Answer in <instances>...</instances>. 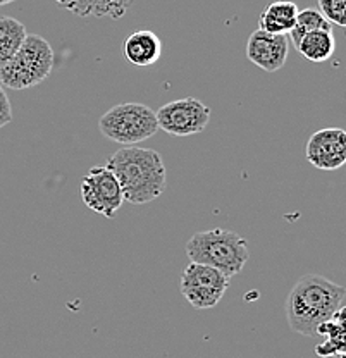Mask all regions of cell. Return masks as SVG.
<instances>
[{
	"mask_svg": "<svg viewBox=\"0 0 346 358\" xmlns=\"http://www.w3.org/2000/svg\"><path fill=\"white\" fill-rule=\"evenodd\" d=\"M81 200L88 208L107 219L124 203L117 178L107 166H95L81 179Z\"/></svg>",
	"mask_w": 346,
	"mask_h": 358,
	"instance_id": "7",
	"label": "cell"
},
{
	"mask_svg": "<svg viewBox=\"0 0 346 358\" xmlns=\"http://www.w3.org/2000/svg\"><path fill=\"white\" fill-rule=\"evenodd\" d=\"M99 129L115 143L133 147L159 131L155 112L145 103H119L100 117Z\"/></svg>",
	"mask_w": 346,
	"mask_h": 358,
	"instance_id": "5",
	"label": "cell"
},
{
	"mask_svg": "<svg viewBox=\"0 0 346 358\" xmlns=\"http://www.w3.org/2000/svg\"><path fill=\"white\" fill-rule=\"evenodd\" d=\"M133 0H106L107 7V17L113 20H121L126 14V10L131 7Z\"/></svg>",
	"mask_w": 346,
	"mask_h": 358,
	"instance_id": "19",
	"label": "cell"
},
{
	"mask_svg": "<svg viewBox=\"0 0 346 358\" xmlns=\"http://www.w3.org/2000/svg\"><path fill=\"white\" fill-rule=\"evenodd\" d=\"M301 57L310 62H326L329 61L336 50V42L331 29H319L305 35L296 45Z\"/></svg>",
	"mask_w": 346,
	"mask_h": 358,
	"instance_id": "14",
	"label": "cell"
},
{
	"mask_svg": "<svg viewBox=\"0 0 346 358\" xmlns=\"http://www.w3.org/2000/svg\"><path fill=\"white\" fill-rule=\"evenodd\" d=\"M319 29H331V22L319 13V9L308 7V9L298 10L295 26H293L291 31L288 33L289 42H293V45L296 47L305 35H308V33L312 31H319Z\"/></svg>",
	"mask_w": 346,
	"mask_h": 358,
	"instance_id": "16",
	"label": "cell"
},
{
	"mask_svg": "<svg viewBox=\"0 0 346 358\" xmlns=\"http://www.w3.org/2000/svg\"><path fill=\"white\" fill-rule=\"evenodd\" d=\"M319 13L326 17L331 24H338L341 28L346 26V0H317Z\"/></svg>",
	"mask_w": 346,
	"mask_h": 358,
	"instance_id": "18",
	"label": "cell"
},
{
	"mask_svg": "<svg viewBox=\"0 0 346 358\" xmlns=\"http://www.w3.org/2000/svg\"><path fill=\"white\" fill-rule=\"evenodd\" d=\"M305 157L321 171H336L346 162V131L341 128L319 129L308 138Z\"/></svg>",
	"mask_w": 346,
	"mask_h": 358,
	"instance_id": "9",
	"label": "cell"
},
{
	"mask_svg": "<svg viewBox=\"0 0 346 358\" xmlns=\"http://www.w3.org/2000/svg\"><path fill=\"white\" fill-rule=\"evenodd\" d=\"M298 6L291 0H276L262 10L259 17V29L276 35H288L295 26Z\"/></svg>",
	"mask_w": 346,
	"mask_h": 358,
	"instance_id": "12",
	"label": "cell"
},
{
	"mask_svg": "<svg viewBox=\"0 0 346 358\" xmlns=\"http://www.w3.org/2000/svg\"><path fill=\"white\" fill-rule=\"evenodd\" d=\"M159 129L174 136H193L202 133L210 121V109L193 96L173 100L155 112Z\"/></svg>",
	"mask_w": 346,
	"mask_h": 358,
	"instance_id": "8",
	"label": "cell"
},
{
	"mask_svg": "<svg viewBox=\"0 0 346 358\" xmlns=\"http://www.w3.org/2000/svg\"><path fill=\"white\" fill-rule=\"evenodd\" d=\"M346 289L324 275L300 278L286 298V319L289 327L301 336L314 338L317 327L343 307Z\"/></svg>",
	"mask_w": 346,
	"mask_h": 358,
	"instance_id": "1",
	"label": "cell"
},
{
	"mask_svg": "<svg viewBox=\"0 0 346 358\" xmlns=\"http://www.w3.org/2000/svg\"><path fill=\"white\" fill-rule=\"evenodd\" d=\"M345 307L333 315V319L326 320L317 327L315 336H326V341L315 348V353L322 358L338 357L345 358Z\"/></svg>",
	"mask_w": 346,
	"mask_h": 358,
	"instance_id": "13",
	"label": "cell"
},
{
	"mask_svg": "<svg viewBox=\"0 0 346 358\" xmlns=\"http://www.w3.org/2000/svg\"><path fill=\"white\" fill-rule=\"evenodd\" d=\"M55 2L80 17H107L106 0H55Z\"/></svg>",
	"mask_w": 346,
	"mask_h": 358,
	"instance_id": "17",
	"label": "cell"
},
{
	"mask_svg": "<svg viewBox=\"0 0 346 358\" xmlns=\"http://www.w3.org/2000/svg\"><path fill=\"white\" fill-rule=\"evenodd\" d=\"M186 255L192 262L217 268L231 279L247 266L250 248L238 233L217 227L193 234L186 243Z\"/></svg>",
	"mask_w": 346,
	"mask_h": 358,
	"instance_id": "3",
	"label": "cell"
},
{
	"mask_svg": "<svg viewBox=\"0 0 346 358\" xmlns=\"http://www.w3.org/2000/svg\"><path fill=\"white\" fill-rule=\"evenodd\" d=\"M229 286V278L203 264L189 262L181 274L180 288L193 308H212L222 300Z\"/></svg>",
	"mask_w": 346,
	"mask_h": 358,
	"instance_id": "6",
	"label": "cell"
},
{
	"mask_svg": "<svg viewBox=\"0 0 346 358\" xmlns=\"http://www.w3.org/2000/svg\"><path fill=\"white\" fill-rule=\"evenodd\" d=\"M26 35L28 31L23 22L9 16H0V69L20 50Z\"/></svg>",
	"mask_w": 346,
	"mask_h": 358,
	"instance_id": "15",
	"label": "cell"
},
{
	"mask_svg": "<svg viewBox=\"0 0 346 358\" xmlns=\"http://www.w3.org/2000/svg\"><path fill=\"white\" fill-rule=\"evenodd\" d=\"M122 55L129 64L136 67L154 66L162 55V42L152 29H140L124 38Z\"/></svg>",
	"mask_w": 346,
	"mask_h": 358,
	"instance_id": "11",
	"label": "cell"
},
{
	"mask_svg": "<svg viewBox=\"0 0 346 358\" xmlns=\"http://www.w3.org/2000/svg\"><path fill=\"white\" fill-rule=\"evenodd\" d=\"M13 121V107H10L9 99H7L3 87L0 85V128Z\"/></svg>",
	"mask_w": 346,
	"mask_h": 358,
	"instance_id": "20",
	"label": "cell"
},
{
	"mask_svg": "<svg viewBox=\"0 0 346 358\" xmlns=\"http://www.w3.org/2000/svg\"><path fill=\"white\" fill-rule=\"evenodd\" d=\"M117 178L126 201L145 205L157 200L166 188V166L154 148L124 147L109 157L106 164Z\"/></svg>",
	"mask_w": 346,
	"mask_h": 358,
	"instance_id": "2",
	"label": "cell"
},
{
	"mask_svg": "<svg viewBox=\"0 0 346 358\" xmlns=\"http://www.w3.org/2000/svg\"><path fill=\"white\" fill-rule=\"evenodd\" d=\"M289 54V36L255 29L247 42V59L267 73H276L286 64Z\"/></svg>",
	"mask_w": 346,
	"mask_h": 358,
	"instance_id": "10",
	"label": "cell"
},
{
	"mask_svg": "<svg viewBox=\"0 0 346 358\" xmlns=\"http://www.w3.org/2000/svg\"><path fill=\"white\" fill-rule=\"evenodd\" d=\"M13 2H16V0H0V7L7 6V3H13Z\"/></svg>",
	"mask_w": 346,
	"mask_h": 358,
	"instance_id": "21",
	"label": "cell"
},
{
	"mask_svg": "<svg viewBox=\"0 0 346 358\" xmlns=\"http://www.w3.org/2000/svg\"><path fill=\"white\" fill-rule=\"evenodd\" d=\"M54 64L50 43L40 35H26L20 50L0 69V85L10 90L36 87L50 76Z\"/></svg>",
	"mask_w": 346,
	"mask_h": 358,
	"instance_id": "4",
	"label": "cell"
}]
</instances>
